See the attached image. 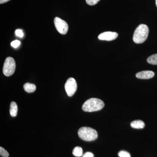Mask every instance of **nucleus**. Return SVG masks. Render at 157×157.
I'll return each mask as SVG.
<instances>
[{"label": "nucleus", "mask_w": 157, "mask_h": 157, "mask_svg": "<svg viewBox=\"0 0 157 157\" xmlns=\"http://www.w3.org/2000/svg\"><path fill=\"white\" fill-rule=\"evenodd\" d=\"M104 107V103L98 98H92L85 102L82 109L85 112H92L101 110Z\"/></svg>", "instance_id": "obj_1"}, {"label": "nucleus", "mask_w": 157, "mask_h": 157, "mask_svg": "<svg viewBox=\"0 0 157 157\" xmlns=\"http://www.w3.org/2000/svg\"><path fill=\"white\" fill-rule=\"evenodd\" d=\"M149 31L148 27L146 25H140L134 32L133 38L134 42L137 44L145 42L148 37Z\"/></svg>", "instance_id": "obj_2"}, {"label": "nucleus", "mask_w": 157, "mask_h": 157, "mask_svg": "<svg viewBox=\"0 0 157 157\" xmlns=\"http://www.w3.org/2000/svg\"><path fill=\"white\" fill-rule=\"evenodd\" d=\"M78 134L79 137L85 141H93L98 137L97 131L90 127H82L78 129Z\"/></svg>", "instance_id": "obj_3"}, {"label": "nucleus", "mask_w": 157, "mask_h": 157, "mask_svg": "<svg viewBox=\"0 0 157 157\" xmlns=\"http://www.w3.org/2000/svg\"><path fill=\"white\" fill-rule=\"evenodd\" d=\"M16 68V64L14 59L11 57L6 58L3 67V72L4 75L7 76L13 75Z\"/></svg>", "instance_id": "obj_4"}, {"label": "nucleus", "mask_w": 157, "mask_h": 157, "mask_svg": "<svg viewBox=\"0 0 157 157\" xmlns=\"http://www.w3.org/2000/svg\"><path fill=\"white\" fill-rule=\"evenodd\" d=\"M55 25L57 30L62 35H65L67 33L69 29V26L67 23L59 17H56L54 21Z\"/></svg>", "instance_id": "obj_5"}, {"label": "nucleus", "mask_w": 157, "mask_h": 157, "mask_svg": "<svg viewBox=\"0 0 157 157\" xmlns=\"http://www.w3.org/2000/svg\"><path fill=\"white\" fill-rule=\"evenodd\" d=\"M77 88V83L74 78H70L67 79L65 84V88L69 97H72L74 94Z\"/></svg>", "instance_id": "obj_6"}, {"label": "nucleus", "mask_w": 157, "mask_h": 157, "mask_svg": "<svg viewBox=\"0 0 157 157\" xmlns=\"http://www.w3.org/2000/svg\"><path fill=\"white\" fill-rule=\"evenodd\" d=\"M118 36V35L116 32H106L100 34L98 38L101 40L110 41L116 39Z\"/></svg>", "instance_id": "obj_7"}, {"label": "nucleus", "mask_w": 157, "mask_h": 157, "mask_svg": "<svg viewBox=\"0 0 157 157\" xmlns=\"http://www.w3.org/2000/svg\"><path fill=\"white\" fill-rule=\"evenodd\" d=\"M154 76L155 73L149 70L141 71L136 74V77L140 79H149L153 78Z\"/></svg>", "instance_id": "obj_8"}, {"label": "nucleus", "mask_w": 157, "mask_h": 157, "mask_svg": "<svg viewBox=\"0 0 157 157\" xmlns=\"http://www.w3.org/2000/svg\"><path fill=\"white\" fill-rule=\"evenodd\" d=\"M131 126L133 128L142 129L145 127V124L143 121L138 120L132 122Z\"/></svg>", "instance_id": "obj_9"}, {"label": "nucleus", "mask_w": 157, "mask_h": 157, "mask_svg": "<svg viewBox=\"0 0 157 157\" xmlns=\"http://www.w3.org/2000/svg\"><path fill=\"white\" fill-rule=\"evenodd\" d=\"M36 89V86L33 83L27 82L24 85V89L26 92L31 93L34 92Z\"/></svg>", "instance_id": "obj_10"}, {"label": "nucleus", "mask_w": 157, "mask_h": 157, "mask_svg": "<svg viewBox=\"0 0 157 157\" xmlns=\"http://www.w3.org/2000/svg\"><path fill=\"white\" fill-rule=\"evenodd\" d=\"M17 104L14 101L11 102L10 104V113L12 117H15L17 115Z\"/></svg>", "instance_id": "obj_11"}, {"label": "nucleus", "mask_w": 157, "mask_h": 157, "mask_svg": "<svg viewBox=\"0 0 157 157\" xmlns=\"http://www.w3.org/2000/svg\"><path fill=\"white\" fill-rule=\"evenodd\" d=\"M83 151L82 148L80 147H76L73 151V154L75 156L79 157L82 155Z\"/></svg>", "instance_id": "obj_12"}, {"label": "nucleus", "mask_w": 157, "mask_h": 157, "mask_svg": "<svg viewBox=\"0 0 157 157\" xmlns=\"http://www.w3.org/2000/svg\"><path fill=\"white\" fill-rule=\"evenodd\" d=\"M147 63L152 65H157V54L153 55L147 59Z\"/></svg>", "instance_id": "obj_13"}, {"label": "nucleus", "mask_w": 157, "mask_h": 157, "mask_svg": "<svg viewBox=\"0 0 157 157\" xmlns=\"http://www.w3.org/2000/svg\"><path fill=\"white\" fill-rule=\"evenodd\" d=\"M0 155L2 157H8L9 156V152L2 147H0Z\"/></svg>", "instance_id": "obj_14"}, {"label": "nucleus", "mask_w": 157, "mask_h": 157, "mask_svg": "<svg viewBox=\"0 0 157 157\" xmlns=\"http://www.w3.org/2000/svg\"><path fill=\"white\" fill-rule=\"evenodd\" d=\"M118 156L120 157H131L130 153L124 151H121L119 152Z\"/></svg>", "instance_id": "obj_15"}, {"label": "nucleus", "mask_w": 157, "mask_h": 157, "mask_svg": "<svg viewBox=\"0 0 157 157\" xmlns=\"http://www.w3.org/2000/svg\"><path fill=\"white\" fill-rule=\"evenodd\" d=\"M21 42L17 40H15L11 42V45L14 48H17L20 45Z\"/></svg>", "instance_id": "obj_16"}, {"label": "nucleus", "mask_w": 157, "mask_h": 157, "mask_svg": "<svg viewBox=\"0 0 157 157\" xmlns=\"http://www.w3.org/2000/svg\"><path fill=\"white\" fill-rule=\"evenodd\" d=\"M100 1V0H86L88 5L91 6L96 5Z\"/></svg>", "instance_id": "obj_17"}, {"label": "nucleus", "mask_w": 157, "mask_h": 157, "mask_svg": "<svg viewBox=\"0 0 157 157\" xmlns=\"http://www.w3.org/2000/svg\"><path fill=\"white\" fill-rule=\"evenodd\" d=\"M15 34H16V36H17V37H20V38H22L24 36L23 31L21 29L16 30L15 31Z\"/></svg>", "instance_id": "obj_18"}, {"label": "nucleus", "mask_w": 157, "mask_h": 157, "mask_svg": "<svg viewBox=\"0 0 157 157\" xmlns=\"http://www.w3.org/2000/svg\"><path fill=\"white\" fill-rule=\"evenodd\" d=\"M82 157H94V155L92 153L87 152L82 155Z\"/></svg>", "instance_id": "obj_19"}, {"label": "nucleus", "mask_w": 157, "mask_h": 157, "mask_svg": "<svg viewBox=\"0 0 157 157\" xmlns=\"http://www.w3.org/2000/svg\"><path fill=\"white\" fill-rule=\"evenodd\" d=\"M9 1H10V0H0V4H3V3L7 2H9Z\"/></svg>", "instance_id": "obj_20"}, {"label": "nucleus", "mask_w": 157, "mask_h": 157, "mask_svg": "<svg viewBox=\"0 0 157 157\" xmlns=\"http://www.w3.org/2000/svg\"><path fill=\"white\" fill-rule=\"evenodd\" d=\"M156 5L157 7V0H156Z\"/></svg>", "instance_id": "obj_21"}]
</instances>
